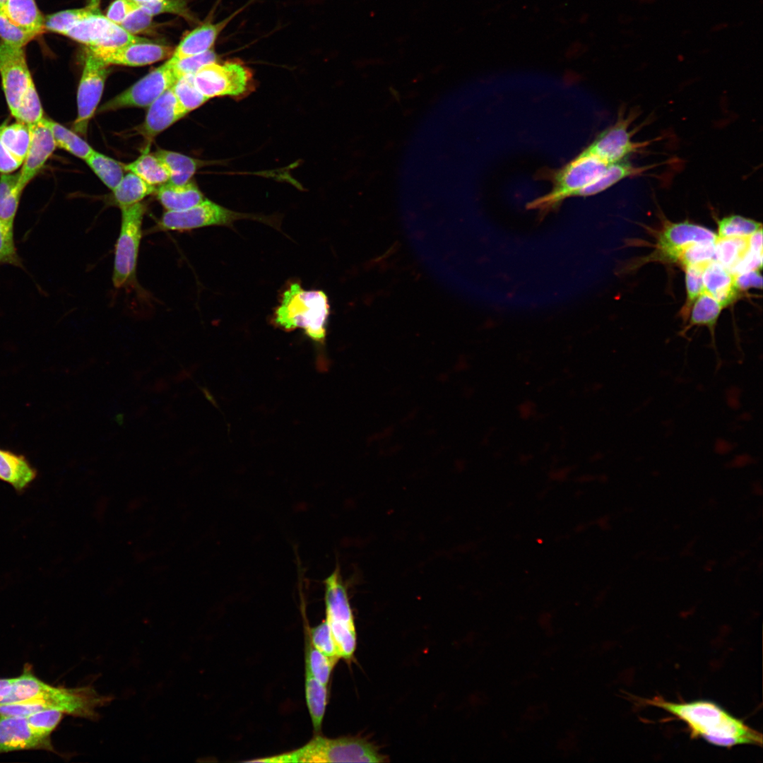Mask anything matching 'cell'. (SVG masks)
<instances>
[{
  "mask_svg": "<svg viewBox=\"0 0 763 763\" xmlns=\"http://www.w3.org/2000/svg\"><path fill=\"white\" fill-rule=\"evenodd\" d=\"M327 685L305 672V697L314 731L321 728L327 704Z\"/></svg>",
  "mask_w": 763,
  "mask_h": 763,
  "instance_id": "4dcf8cb0",
  "label": "cell"
},
{
  "mask_svg": "<svg viewBox=\"0 0 763 763\" xmlns=\"http://www.w3.org/2000/svg\"><path fill=\"white\" fill-rule=\"evenodd\" d=\"M702 280L704 291L723 307L732 303L738 295L739 290L735 285L734 275L716 260L704 266Z\"/></svg>",
  "mask_w": 763,
  "mask_h": 763,
  "instance_id": "7402d4cb",
  "label": "cell"
},
{
  "mask_svg": "<svg viewBox=\"0 0 763 763\" xmlns=\"http://www.w3.org/2000/svg\"><path fill=\"white\" fill-rule=\"evenodd\" d=\"M24 189L20 172L0 175V219L14 223Z\"/></svg>",
  "mask_w": 763,
  "mask_h": 763,
  "instance_id": "f1b7e54d",
  "label": "cell"
},
{
  "mask_svg": "<svg viewBox=\"0 0 763 763\" xmlns=\"http://www.w3.org/2000/svg\"><path fill=\"white\" fill-rule=\"evenodd\" d=\"M241 9L216 23H206L188 32L180 41L169 59L171 63L182 59L204 53L214 45L218 35Z\"/></svg>",
  "mask_w": 763,
  "mask_h": 763,
  "instance_id": "d6986e66",
  "label": "cell"
},
{
  "mask_svg": "<svg viewBox=\"0 0 763 763\" xmlns=\"http://www.w3.org/2000/svg\"><path fill=\"white\" fill-rule=\"evenodd\" d=\"M19 122L29 126L37 124L44 117V111L34 81L30 85L12 114Z\"/></svg>",
  "mask_w": 763,
  "mask_h": 763,
  "instance_id": "8d00e7d4",
  "label": "cell"
},
{
  "mask_svg": "<svg viewBox=\"0 0 763 763\" xmlns=\"http://www.w3.org/2000/svg\"><path fill=\"white\" fill-rule=\"evenodd\" d=\"M123 165L125 170L136 175L155 187L168 182L170 177L165 164L147 148L136 160Z\"/></svg>",
  "mask_w": 763,
  "mask_h": 763,
  "instance_id": "484cf974",
  "label": "cell"
},
{
  "mask_svg": "<svg viewBox=\"0 0 763 763\" xmlns=\"http://www.w3.org/2000/svg\"><path fill=\"white\" fill-rule=\"evenodd\" d=\"M634 113L625 115L619 113L615 122L601 131L584 149L580 152L594 156L602 161L613 164L623 160L634 153L645 152V149L661 137L644 141H634L633 136L637 131L632 129Z\"/></svg>",
  "mask_w": 763,
  "mask_h": 763,
  "instance_id": "9c48e42d",
  "label": "cell"
},
{
  "mask_svg": "<svg viewBox=\"0 0 763 763\" xmlns=\"http://www.w3.org/2000/svg\"><path fill=\"white\" fill-rule=\"evenodd\" d=\"M31 749L54 752L50 735L35 731L25 716L0 715V754Z\"/></svg>",
  "mask_w": 763,
  "mask_h": 763,
  "instance_id": "9a60e30c",
  "label": "cell"
},
{
  "mask_svg": "<svg viewBox=\"0 0 763 763\" xmlns=\"http://www.w3.org/2000/svg\"><path fill=\"white\" fill-rule=\"evenodd\" d=\"M22 165L7 150L0 138V173H13Z\"/></svg>",
  "mask_w": 763,
  "mask_h": 763,
  "instance_id": "f5cc1de1",
  "label": "cell"
},
{
  "mask_svg": "<svg viewBox=\"0 0 763 763\" xmlns=\"http://www.w3.org/2000/svg\"><path fill=\"white\" fill-rule=\"evenodd\" d=\"M116 25L99 12L77 23L64 35L87 47H97Z\"/></svg>",
  "mask_w": 763,
  "mask_h": 763,
  "instance_id": "cb8c5ba5",
  "label": "cell"
},
{
  "mask_svg": "<svg viewBox=\"0 0 763 763\" xmlns=\"http://www.w3.org/2000/svg\"><path fill=\"white\" fill-rule=\"evenodd\" d=\"M705 266H685L687 290L686 307H690L696 298L704 292L702 273Z\"/></svg>",
  "mask_w": 763,
  "mask_h": 763,
  "instance_id": "c3c4849f",
  "label": "cell"
},
{
  "mask_svg": "<svg viewBox=\"0 0 763 763\" xmlns=\"http://www.w3.org/2000/svg\"><path fill=\"white\" fill-rule=\"evenodd\" d=\"M668 161L644 166H635L627 160L610 164L605 170L595 180L573 192L571 197H587L598 194L613 187L622 179L634 176L644 175L646 172L665 165Z\"/></svg>",
  "mask_w": 763,
  "mask_h": 763,
  "instance_id": "ffe728a7",
  "label": "cell"
},
{
  "mask_svg": "<svg viewBox=\"0 0 763 763\" xmlns=\"http://www.w3.org/2000/svg\"><path fill=\"white\" fill-rule=\"evenodd\" d=\"M678 260L685 266H705L716 260L715 242L692 244L685 247L678 255Z\"/></svg>",
  "mask_w": 763,
  "mask_h": 763,
  "instance_id": "b9f144b4",
  "label": "cell"
},
{
  "mask_svg": "<svg viewBox=\"0 0 763 763\" xmlns=\"http://www.w3.org/2000/svg\"><path fill=\"white\" fill-rule=\"evenodd\" d=\"M0 77L2 90L11 115L33 82L24 47L0 42Z\"/></svg>",
  "mask_w": 763,
  "mask_h": 763,
  "instance_id": "4fadbf2b",
  "label": "cell"
},
{
  "mask_svg": "<svg viewBox=\"0 0 763 763\" xmlns=\"http://www.w3.org/2000/svg\"><path fill=\"white\" fill-rule=\"evenodd\" d=\"M717 235L704 227L682 222L672 223L663 230L658 242L661 255L677 260L680 253L687 246L706 242H716Z\"/></svg>",
  "mask_w": 763,
  "mask_h": 763,
  "instance_id": "e0dca14e",
  "label": "cell"
},
{
  "mask_svg": "<svg viewBox=\"0 0 763 763\" xmlns=\"http://www.w3.org/2000/svg\"><path fill=\"white\" fill-rule=\"evenodd\" d=\"M735 283L738 290L761 288L762 278L759 270H751L734 275Z\"/></svg>",
  "mask_w": 763,
  "mask_h": 763,
  "instance_id": "816d5d0a",
  "label": "cell"
},
{
  "mask_svg": "<svg viewBox=\"0 0 763 763\" xmlns=\"http://www.w3.org/2000/svg\"><path fill=\"white\" fill-rule=\"evenodd\" d=\"M101 0H86L87 7L97 9Z\"/></svg>",
  "mask_w": 763,
  "mask_h": 763,
  "instance_id": "9f6ffc18",
  "label": "cell"
},
{
  "mask_svg": "<svg viewBox=\"0 0 763 763\" xmlns=\"http://www.w3.org/2000/svg\"><path fill=\"white\" fill-rule=\"evenodd\" d=\"M338 660L328 657L316 649L311 642L307 644L305 657V672L322 684L327 685L332 670Z\"/></svg>",
  "mask_w": 763,
  "mask_h": 763,
  "instance_id": "ab89813d",
  "label": "cell"
},
{
  "mask_svg": "<svg viewBox=\"0 0 763 763\" xmlns=\"http://www.w3.org/2000/svg\"><path fill=\"white\" fill-rule=\"evenodd\" d=\"M146 209V204L141 202L121 209V227L114 248L112 275L116 288L125 287L135 280Z\"/></svg>",
  "mask_w": 763,
  "mask_h": 763,
  "instance_id": "ba28073f",
  "label": "cell"
},
{
  "mask_svg": "<svg viewBox=\"0 0 763 763\" xmlns=\"http://www.w3.org/2000/svg\"><path fill=\"white\" fill-rule=\"evenodd\" d=\"M132 1L137 3V4H140V5H143V4H147V3H150V2H153V1H158V0H132Z\"/></svg>",
  "mask_w": 763,
  "mask_h": 763,
  "instance_id": "6f0895ef",
  "label": "cell"
},
{
  "mask_svg": "<svg viewBox=\"0 0 763 763\" xmlns=\"http://www.w3.org/2000/svg\"><path fill=\"white\" fill-rule=\"evenodd\" d=\"M30 141L20 172V184L26 186L40 173L57 148L54 138L44 117L30 125Z\"/></svg>",
  "mask_w": 763,
  "mask_h": 763,
  "instance_id": "2e32d148",
  "label": "cell"
},
{
  "mask_svg": "<svg viewBox=\"0 0 763 763\" xmlns=\"http://www.w3.org/2000/svg\"><path fill=\"white\" fill-rule=\"evenodd\" d=\"M156 187L129 172L112 190L114 203L120 209L141 202L146 196L155 193Z\"/></svg>",
  "mask_w": 763,
  "mask_h": 763,
  "instance_id": "4316f807",
  "label": "cell"
},
{
  "mask_svg": "<svg viewBox=\"0 0 763 763\" xmlns=\"http://www.w3.org/2000/svg\"><path fill=\"white\" fill-rule=\"evenodd\" d=\"M749 249L752 251L762 253V231L759 229L748 237Z\"/></svg>",
  "mask_w": 763,
  "mask_h": 763,
  "instance_id": "db71d44e",
  "label": "cell"
},
{
  "mask_svg": "<svg viewBox=\"0 0 763 763\" xmlns=\"http://www.w3.org/2000/svg\"><path fill=\"white\" fill-rule=\"evenodd\" d=\"M99 179L111 190L120 182L124 175L122 163L95 150L85 160Z\"/></svg>",
  "mask_w": 763,
  "mask_h": 763,
  "instance_id": "836d02e7",
  "label": "cell"
},
{
  "mask_svg": "<svg viewBox=\"0 0 763 763\" xmlns=\"http://www.w3.org/2000/svg\"><path fill=\"white\" fill-rule=\"evenodd\" d=\"M251 81L248 68L237 61L212 62L194 74L195 86L208 99L239 96L248 90Z\"/></svg>",
  "mask_w": 763,
  "mask_h": 763,
  "instance_id": "30bf717a",
  "label": "cell"
},
{
  "mask_svg": "<svg viewBox=\"0 0 763 763\" xmlns=\"http://www.w3.org/2000/svg\"><path fill=\"white\" fill-rule=\"evenodd\" d=\"M140 4L132 0H114L109 6L106 17L112 23L120 25Z\"/></svg>",
  "mask_w": 763,
  "mask_h": 763,
  "instance_id": "f907efd6",
  "label": "cell"
},
{
  "mask_svg": "<svg viewBox=\"0 0 763 763\" xmlns=\"http://www.w3.org/2000/svg\"><path fill=\"white\" fill-rule=\"evenodd\" d=\"M718 226V238L747 237L762 229L760 223L738 215L723 218Z\"/></svg>",
  "mask_w": 763,
  "mask_h": 763,
  "instance_id": "74e56055",
  "label": "cell"
},
{
  "mask_svg": "<svg viewBox=\"0 0 763 763\" xmlns=\"http://www.w3.org/2000/svg\"><path fill=\"white\" fill-rule=\"evenodd\" d=\"M242 219L258 220L275 227L277 220L271 217L235 211L208 199L186 210L165 211L154 231H188L208 226H230Z\"/></svg>",
  "mask_w": 763,
  "mask_h": 763,
  "instance_id": "52a82bcc",
  "label": "cell"
},
{
  "mask_svg": "<svg viewBox=\"0 0 763 763\" xmlns=\"http://www.w3.org/2000/svg\"><path fill=\"white\" fill-rule=\"evenodd\" d=\"M6 1V0H0V7L1 8H2L4 6Z\"/></svg>",
  "mask_w": 763,
  "mask_h": 763,
  "instance_id": "680465c9",
  "label": "cell"
},
{
  "mask_svg": "<svg viewBox=\"0 0 763 763\" xmlns=\"http://www.w3.org/2000/svg\"><path fill=\"white\" fill-rule=\"evenodd\" d=\"M748 249V237H717L715 242L716 261L730 271L745 255Z\"/></svg>",
  "mask_w": 763,
  "mask_h": 763,
  "instance_id": "e575fe53",
  "label": "cell"
},
{
  "mask_svg": "<svg viewBox=\"0 0 763 763\" xmlns=\"http://www.w3.org/2000/svg\"><path fill=\"white\" fill-rule=\"evenodd\" d=\"M112 696L102 695L91 685L54 687L37 678L29 666L0 692V715L28 716L46 709H57L73 716L97 721V709L108 705Z\"/></svg>",
  "mask_w": 763,
  "mask_h": 763,
  "instance_id": "6da1fadb",
  "label": "cell"
},
{
  "mask_svg": "<svg viewBox=\"0 0 763 763\" xmlns=\"http://www.w3.org/2000/svg\"><path fill=\"white\" fill-rule=\"evenodd\" d=\"M85 51V64L77 91V117L72 126L73 130L81 136L86 135L109 73L108 65L88 48Z\"/></svg>",
  "mask_w": 763,
  "mask_h": 763,
  "instance_id": "7c38bea8",
  "label": "cell"
},
{
  "mask_svg": "<svg viewBox=\"0 0 763 763\" xmlns=\"http://www.w3.org/2000/svg\"><path fill=\"white\" fill-rule=\"evenodd\" d=\"M187 114L170 88L148 107L139 131L152 139Z\"/></svg>",
  "mask_w": 763,
  "mask_h": 763,
  "instance_id": "ac0fdd59",
  "label": "cell"
},
{
  "mask_svg": "<svg viewBox=\"0 0 763 763\" xmlns=\"http://www.w3.org/2000/svg\"><path fill=\"white\" fill-rule=\"evenodd\" d=\"M35 37L25 31L13 22L0 7V38L1 42L17 47H24Z\"/></svg>",
  "mask_w": 763,
  "mask_h": 763,
  "instance_id": "7bdbcfd3",
  "label": "cell"
},
{
  "mask_svg": "<svg viewBox=\"0 0 763 763\" xmlns=\"http://www.w3.org/2000/svg\"><path fill=\"white\" fill-rule=\"evenodd\" d=\"M690 326H706L714 338V329L723 307L706 292L700 294L692 304Z\"/></svg>",
  "mask_w": 763,
  "mask_h": 763,
  "instance_id": "d6a6232c",
  "label": "cell"
},
{
  "mask_svg": "<svg viewBox=\"0 0 763 763\" xmlns=\"http://www.w3.org/2000/svg\"><path fill=\"white\" fill-rule=\"evenodd\" d=\"M1 140L9 153L21 165L27 155L30 141L29 125L19 121L0 124Z\"/></svg>",
  "mask_w": 763,
  "mask_h": 763,
  "instance_id": "83f0119b",
  "label": "cell"
},
{
  "mask_svg": "<svg viewBox=\"0 0 763 763\" xmlns=\"http://www.w3.org/2000/svg\"><path fill=\"white\" fill-rule=\"evenodd\" d=\"M326 621L339 658L350 659L356 647V632L346 587L337 566L324 581Z\"/></svg>",
  "mask_w": 763,
  "mask_h": 763,
  "instance_id": "8992f818",
  "label": "cell"
},
{
  "mask_svg": "<svg viewBox=\"0 0 763 763\" xmlns=\"http://www.w3.org/2000/svg\"><path fill=\"white\" fill-rule=\"evenodd\" d=\"M154 154L167 167L170 174L168 182L173 184L189 182L202 163L199 160L171 150L158 149Z\"/></svg>",
  "mask_w": 763,
  "mask_h": 763,
  "instance_id": "f546056e",
  "label": "cell"
},
{
  "mask_svg": "<svg viewBox=\"0 0 763 763\" xmlns=\"http://www.w3.org/2000/svg\"><path fill=\"white\" fill-rule=\"evenodd\" d=\"M329 313L328 297L324 291L307 290L299 283H292L283 293L273 322L285 331L302 329L311 339L322 343Z\"/></svg>",
  "mask_w": 763,
  "mask_h": 763,
  "instance_id": "3957f363",
  "label": "cell"
},
{
  "mask_svg": "<svg viewBox=\"0 0 763 763\" xmlns=\"http://www.w3.org/2000/svg\"><path fill=\"white\" fill-rule=\"evenodd\" d=\"M99 12V8L94 9L87 6L58 11L45 18V29L64 35L77 23Z\"/></svg>",
  "mask_w": 763,
  "mask_h": 763,
  "instance_id": "d590c367",
  "label": "cell"
},
{
  "mask_svg": "<svg viewBox=\"0 0 763 763\" xmlns=\"http://www.w3.org/2000/svg\"><path fill=\"white\" fill-rule=\"evenodd\" d=\"M171 88L179 102L188 113L199 108L208 100L195 86L194 74L181 77Z\"/></svg>",
  "mask_w": 763,
  "mask_h": 763,
  "instance_id": "60d3db41",
  "label": "cell"
},
{
  "mask_svg": "<svg viewBox=\"0 0 763 763\" xmlns=\"http://www.w3.org/2000/svg\"><path fill=\"white\" fill-rule=\"evenodd\" d=\"M609 165L594 156L579 153L560 168L538 170L536 179L549 181L552 189L548 193L528 202L526 208L536 210L541 214L554 211L566 199L570 198L573 192L595 180Z\"/></svg>",
  "mask_w": 763,
  "mask_h": 763,
  "instance_id": "277c9868",
  "label": "cell"
},
{
  "mask_svg": "<svg viewBox=\"0 0 763 763\" xmlns=\"http://www.w3.org/2000/svg\"><path fill=\"white\" fill-rule=\"evenodd\" d=\"M141 6L153 16L170 13L179 15L186 19L191 18L188 9V0H158Z\"/></svg>",
  "mask_w": 763,
  "mask_h": 763,
  "instance_id": "7dc6e473",
  "label": "cell"
},
{
  "mask_svg": "<svg viewBox=\"0 0 763 763\" xmlns=\"http://www.w3.org/2000/svg\"><path fill=\"white\" fill-rule=\"evenodd\" d=\"M45 122L52 132L57 147L73 155L85 160L94 149L79 134L61 124L45 117Z\"/></svg>",
  "mask_w": 763,
  "mask_h": 763,
  "instance_id": "1f68e13d",
  "label": "cell"
},
{
  "mask_svg": "<svg viewBox=\"0 0 763 763\" xmlns=\"http://www.w3.org/2000/svg\"><path fill=\"white\" fill-rule=\"evenodd\" d=\"M216 59L215 53L213 49H210L204 53L188 57L174 63L167 61L172 65L178 78H180L187 74H194L202 66L215 62Z\"/></svg>",
  "mask_w": 763,
  "mask_h": 763,
  "instance_id": "ee69618b",
  "label": "cell"
},
{
  "mask_svg": "<svg viewBox=\"0 0 763 763\" xmlns=\"http://www.w3.org/2000/svg\"><path fill=\"white\" fill-rule=\"evenodd\" d=\"M385 758L368 742L353 737L316 735L304 746L254 762H383Z\"/></svg>",
  "mask_w": 763,
  "mask_h": 763,
  "instance_id": "5b68a950",
  "label": "cell"
},
{
  "mask_svg": "<svg viewBox=\"0 0 763 763\" xmlns=\"http://www.w3.org/2000/svg\"><path fill=\"white\" fill-rule=\"evenodd\" d=\"M87 48L107 65L141 66L162 61L172 56V47L148 40L117 48Z\"/></svg>",
  "mask_w": 763,
  "mask_h": 763,
  "instance_id": "5bb4252c",
  "label": "cell"
},
{
  "mask_svg": "<svg viewBox=\"0 0 763 763\" xmlns=\"http://www.w3.org/2000/svg\"><path fill=\"white\" fill-rule=\"evenodd\" d=\"M172 65L167 61L134 85L104 103L99 112L126 107H148L178 80Z\"/></svg>",
  "mask_w": 763,
  "mask_h": 763,
  "instance_id": "8fae6325",
  "label": "cell"
},
{
  "mask_svg": "<svg viewBox=\"0 0 763 763\" xmlns=\"http://www.w3.org/2000/svg\"><path fill=\"white\" fill-rule=\"evenodd\" d=\"M4 13L18 27L36 37L45 29V18L35 0H6Z\"/></svg>",
  "mask_w": 763,
  "mask_h": 763,
  "instance_id": "d4e9b609",
  "label": "cell"
},
{
  "mask_svg": "<svg viewBox=\"0 0 763 763\" xmlns=\"http://www.w3.org/2000/svg\"><path fill=\"white\" fill-rule=\"evenodd\" d=\"M153 17L141 6L132 11L119 25L128 32L136 35L147 31L152 26Z\"/></svg>",
  "mask_w": 763,
  "mask_h": 763,
  "instance_id": "681fc988",
  "label": "cell"
},
{
  "mask_svg": "<svg viewBox=\"0 0 763 763\" xmlns=\"http://www.w3.org/2000/svg\"><path fill=\"white\" fill-rule=\"evenodd\" d=\"M311 644L329 658L338 660L329 627L326 620L310 629Z\"/></svg>",
  "mask_w": 763,
  "mask_h": 763,
  "instance_id": "bcb514c9",
  "label": "cell"
},
{
  "mask_svg": "<svg viewBox=\"0 0 763 763\" xmlns=\"http://www.w3.org/2000/svg\"><path fill=\"white\" fill-rule=\"evenodd\" d=\"M64 714L57 709H46L32 713L26 718L35 731L50 735L62 720Z\"/></svg>",
  "mask_w": 763,
  "mask_h": 763,
  "instance_id": "f6af8a7d",
  "label": "cell"
},
{
  "mask_svg": "<svg viewBox=\"0 0 763 763\" xmlns=\"http://www.w3.org/2000/svg\"><path fill=\"white\" fill-rule=\"evenodd\" d=\"M13 678H2V679H0V692L5 687L9 686L13 682Z\"/></svg>",
  "mask_w": 763,
  "mask_h": 763,
  "instance_id": "11a10c76",
  "label": "cell"
},
{
  "mask_svg": "<svg viewBox=\"0 0 763 763\" xmlns=\"http://www.w3.org/2000/svg\"><path fill=\"white\" fill-rule=\"evenodd\" d=\"M37 476V470L25 456L0 448V480L22 493Z\"/></svg>",
  "mask_w": 763,
  "mask_h": 763,
  "instance_id": "44dd1931",
  "label": "cell"
},
{
  "mask_svg": "<svg viewBox=\"0 0 763 763\" xmlns=\"http://www.w3.org/2000/svg\"><path fill=\"white\" fill-rule=\"evenodd\" d=\"M155 193L160 204L169 211L186 210L205 199L197 185L191 180L179 185L165 183L156 188Z\"/></svg>",
  "mask_w": 763,
  "mask_h": 763,
  "instance_id": "603a6c76",
  "label": "cell"
},
{
  "mask_svg": "<svg viewBox=\"0 0 763 763\" xmlns=\"http://www.w3.org/2000/svg\"><path fill=\"white\" fill-rule=\"evenodd\" d=\"M13 266L26 272L15 242L14 223L0 219V267Z\"/></svg>",
  "mask_w": 763,
  "mask_h": 763,
  "instance_id": "f35d334b",
  "label": "cell"
},
{
  "mask_svg": "<svg viewBox=\"0 0 763 763\" xmlns=\"http://www.w3.org/2000/svg\"><path fill=\"white\" fill-rule=\"evenodd\" d=\"M645 702L684 722L692 738H699L715 746L726 748L740 745H762L761 733L712 701L699 699L678 703L654 697Z\"/></svg>",
  "mask_w": 763,
  "mask_h": 763,
  "instance_id": "7a4b0ae2",
  "label": "cell"
}]
</instances>
